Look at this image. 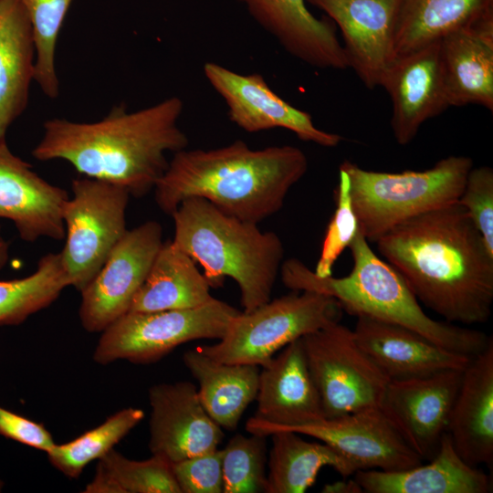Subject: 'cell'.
Listing matches in <instances>:
<instances>
[{
    "mask_svg": "<svg viewBox=\"0 0 493 493\" xmlns=\"http://www.w3.org/2000/svg\"><path fill=\"white\" fill-rule=\"evenodd\" d=\"M464 370L390 380L384 390L379 409L423 460L435 456L446 433Z\"/></svg>",
    "mask_w": 493,
    "mask_h": 493,
    "instance_id": "4fadbf2b",
    "label": "cell"
},
{
    "mask_svg": "<svg viewBox=\"0 0 493 493\" xmlns=\"http://www.w3.org/2000/svg\"><path fill=\"white\" fill-rule=\"evenodd\" d=\"M68 192L32 170L0 140V218L11 220L22 240L65 238L63 208Z\"/></svg>",
    "mask_w": 493,
    "mask_h": 493,
    "instance_id": "d6986e66",
    "label": "cell"
},
{
    "mask_svg": "<svg viewBox=\"0 0 493 493\" xmlns=\"http://www.w3.org/2000/svg\"><path fill=\"white\" fill-rule=\"evenodd\" d=\"M269 436L266 493L306 492L325 467H332L343 477L355 473L342 456L321 441H308L288 430L276 431Z\"/></svg>",
    "mask_w": 493,
    "mask_h": 493,
    "instance_id": "83f0119b",
    "label": "cell"
},
{
    "mask_svg": "<svg viewBox=\"0 0 493 493\" xmlns=\"http://www.w3.org/2000/svg\"><path fill=\"white\" fill-rule=\"evenodd\" d=\"M181 493L223 492L222 449L172 463Z\"/></svg>",
    "mask_w": 493,
    "mask_h": 493,
    "instance_id": "8d00e7d4",
    "label": "cell"
},
{
    "mask_svg": "<svg viewBox=\"0 0 493 493\" xmlns=\"http://www.w3.org/2000/svg\"><path fill=\"white\" fill-rule=\"evenodd\" d=\"M140 408L127 407L111 414L102 424L75 439L58 445L47 453L50 464L70 478L80 476L86 466L113 449L141 421Z\"/></svg>",
    "mask_w": 493,
    "mask_h": 493,
    "instance_id": "1f68e13d",
    "label": "cell"
},
{
    "mask_svg": "<svg viewBox=\"0 0 493 493\" xmlns=\"http://www.w3.org/2000/svg\"><path fill=\"white\" fill-rule=\"evenodd\" d=\"M255 415L246 424L249 434L268 436L278 428L307 425L325 417L299 338L261 366Z\"/></svg>",
    "mask_w": 493,
    "mask_h": 493,
    "instance_id": "9a60e30c",
    "label": "cell"
},
{
    "mask_svg": "<svg viewBox=\"0 0 493 493\" xmlns=\"http://www.w3.org/2000/svg\"><path fill=\"white\" fill-rule=\"evenodd\" d=\"M203 71L225 101L230 121L245 131L281 128L323 147H335L342 140L339 134L319 129L309 113L279 97L258 73L241 74L215 62L205 63Z\"/></svg>",
    "mask_w": 493,
    "mask_h": 493,
    "instance_id": "7c38bea8",
    "label": "cell"
},
{
    "mask_svg": "<svg viewBox=\"0 0 493 493\" xmlns=\"http://www.w3.org/2000/svg\"><path fill=\"white\" fill-rule=\"evenodd\" d=\"M457 203L465 208L493 254V170L489 166L472 167Z\"/></svg>",
    "mask_w": 493,
    "mask_h": 493,
    "instance_id": "d590c367",
    "label": "cell"
},
{
    "mask_svg": "<svg viewBox=\"0 0 493 493\" xmlns=\"http://www.w3.org/2000/svg\"><path fill=\"white\" fill-rule=\"evenodd\" d=\"M334 195L335 210L326 228L320 257L313 270L319 277L332 275L334 264L359 231L351 199L349 178L341 168Z\"/></svg>",
    "mask_w": 493,
    "mask_h": 493,
    "instance_id": "e575fe53",
    "label": "cell"
},
{
    "mask_svg": "<svg viewBox=\"0 0 493 493\" xmlns=\"http://www.w3.org/2000/svg\"><path fill=\"white\" fill-rule=\"evenodd\" d=\"M493 12V0H401L394 58L439 41Z\"/></svg>",
    "mask_w": 493,
    "mask_h": 493,
    "instance_id": "f1b7e54d",
    "label": "cell"
},
{
    "mask_svg": "<svg viewBox=\"0 0 493 493\" xmlns=\"http://www.w3.org/2000/svg\"><path fill=\"white\" fill-rule=\"evenodd\" d=\"M63 208L65 245L60 252L70 286L81 292L127 232L131 197L124 187L83 176L71 183Z\"/></svg>",
    "mask_w": 493,
    "mask_h": 493,
    "instance_id": "9c48e42d",
    "label": "cell"
},
{
    "mask_svg": "<svg viewBox=\"0 0 493 493\" xmlns=\"http://www.w3.org/2000/svg\"><path fill=\"white\" fill-rule=\"evenodd\" d=\"M238 313L215 298L192 309L128 311L101 331L92 358L100 365L118 360L152 363L188 341L221 339Z\"/></svg>",
    "mask_w": 493,
    "mask_h": 493,
    "instance_id": "ba28073f",
    "label": "cell"
},
{
    "mask_svg": "<svg viewBox=\"0 0 493 493\" xmlns=\"http://www.w3.org/2000/svg\"><path fill=\"white\" fill-rule=\"evenodd\" d=\"M354 480L366 493H488L489 477L464 461L446 433L427 464L395 471L359 470Z\"/></svg>",
    "mask_w": 493,
    "mask_h": 493,
    "instance_id": "cb8c5ba5",
    "label": "cell"
},
{
    "mask_svg": "<svg viewBox=\"0 0 493 493\" xmlns=\"http://www.w3.org/2000/svg\"><path fill=\"white\" fill-rule=\"evenodd\" d=\"M33 31L36 60L34 80L49 99L59 93L56 69L58 37L72 0H20Z\"/></svg>",
    "mask_w": 493,
    "mask_h": 493,
    "instance_id": "d6a6232c",
    "label": "cell"
},
{
    "mask_svg": "<svg viewBox=\"0 0 493 493\" xmlns=\"http://www.w3.org/2000/svg\"><path fill=\"white\" fill-rule=\"evenodd\" d=\"M183 110L182 99L173 96L134 111L115 106L92 122L49 119L32 155L38 161H66L83 176L119 184L131 196L142 197L166 171V154L188 146L179 126Z\"/></svg>",
    "mask_w": 493,
    "mask_h": 493,
    "instance_id": "7a4b0ae2",
    "label": "cell"
},
{
    "mask_svg": "<svg viewBox=\"0 0 493 493\" xmlns=\"http://www.w3.org/2000/svg\"><path fill=\"white\" fill-rule=\"evenodd\" d=\"M351 272L319 277L298 258L283 261L280 278L293 291H314L335 299L350 315L365 316L413 330L454 352L474 357L492 340L486 333L429 317L402 276L371 248L358 231L349 246Z\"/></svg>",
    "mask_w": 493,
    "mask_h": 493,
    "instance_id": "277c9868",
    "label": "cell"
},
{
    "mask_svg": "<svg viewBox=\"0 0 493 493\" xmlns=\"http://www.w3.org/2000/svg\"><path fill=\"white\" fill-rule=\"evenodd\" d=\"M84 493H181L172 464L152 455L145 460L127 458L115 449L98 459Z\"/></svg>",
    "mask_w": 493,
    "mask_h": 493,
    "instance_id": "4dcf8cb0",
    "label": "cell"
},
{
    "mask_svg": "<svg viewBox=\"0 0 493 493\" xmlns=\"http://www.w3.org/2000/svg\"><path fill=\"white\" fill-rule=\"evenodd\" d=\"M234 435L222 449L223 493H259L267 488V436Z\"/></svg>",
    "mask_w": 493,
    "mask_h": 493,
    "instance_id": "836d02e7",
    "label": "cell"
},
{
    "mask_svg": "<svg viewBox=\"0 0 493 493\" xmlns=\"http://www.w3.org/2000/svg\"><path fill=\"white\" fill-rule=\"evenodd\" d=\"M195 262L173 240L163 242L128 311L192 309L214 299Z\"/></svg>",
    "mask_w": 493,
    "mask_h": 493,
    "instance_id": "4316f807",
    "label": "cell"
},
{
    "mask_svg": "<svg viewBox=\"0 0 493 493\" xmlns=\"http://www.w3.org/2000/svg\"><path fill=\"white\" fill-rule=\"evenodd\" d=\"M449 106L477 104L493 110V12L439 41Z\"/></svg>",
    "mask_w": 493,
    "mask_h": 493,
    "instance_id": "7402d4cb",
    "label": "cell"
},
{
    "mask_svg": "<svg viewBox=\"0 0 493 493\" xmlns=\"http://www.w3.org/2000/svg\"><path fill=\"white\" fill-rule=\"evenodd\" d=\"M148 398L152 455L172 464L218 448L223 428L204 408L194 383L154 384L149 388Z\"/></svg>",
    "mask_w": 493,
    "mask_h": 493,
    "instance_id": "2e32d148",
    "label": "cell"
},
{
    "mask_svg": "<svg viewBox=\"0 0 493 493\" xmlns=\"http://www.w3.org/2000/svg\"><path fill=\"white\" fill-rule=\"evenodd\" d=\"M473 161L451 155L424 171L385 173L344 161L359 231L375 243L398 224L457 202Z\"/></svg>",
    "mask_w": 493,
    "mask_h": 493,
    "instance_id": "8992f818",
    "label": "cell"
},
{
    "mask_svg": "<svg viewBox=\"0 0 493 493\" xmlns=\"http://www.w3.org/2000/svg\"><path fill=\"white\" fill-rule=\"evenodd\" d=\"M70 286L60 253H47L22 278L0 281V326L19 325L51 305Z\"/></svg>",
    "mask_w": 493,
    "mask_h": 493,
    "instance_id": "f546056e",
    "label": "cell"
},
{
    "mask_svg": "<svg viewBox=\"0 0 493 493\" xmlns=\"http://www.w3.org/2000/svg\"><path fill=\"white\" fill-rule=\"evenodd\" d=\"M183 362L198 383L197 393L209 416L222 428L235 430L256 400L259 366L222 362L197 348L184 352Z\"/></svg>",
    "mask_w": 493,
    "mask_h": 493,
    "instance_id": "484cf974",
    "label": "cell"
},
{
    "mask_svg": "<svg viewBox=\"0 0 493 493\" xmlns=\"http://www.w3.org/2000/svg\"><path fill=\"white\" fill-rule=\"evenodd\" d=\"M375 243L418 301L446 321L489 320L493 254L457 202L409 218Z\"/></svg>",
    "mask_w": 493,
    "mask_h": 493,
    "instance_id": "6da1fadb",
    "label": "cell"
},
{
    "mask_svg": "<svg viewBox=\"0 0 493 493\" xmlns=\"http://www.w3.org/2000/svg\"><path fill=\"white\" fill-rule=\"evenodd\" d=\"M32 26L20 0H0V140L27 106L35 77Z\"/></svg>",
    "mask_w": 493,
    "mask_h": 493,
    "instance_id": "d4e9b609",
    "label": "cell"
},
{
    "mask_svg": "<svg viewBox=\"0 0 493 493\" xmlns=\"http://www.w3.org/2000/svg\"><path fill=\"white\" fill-rule=\"evenodd\" d=\"M322 492L327 493H361L362 492L359 484L353 479L348 481H338L326 485Z\"/></svg>",
    "mask_w": 493,
    "mask_h": 493,
    "instance_id": "f35d334b",
    "label": "cell"
},
{
    "mask_svg": "<svg viewBox=\"0 0 493 493\" xmlns=\"http://www.w3.org/2000/svg\"><path fill=\"white\" fill-rule=\"evenodd\" d=\"M306 154L291 145L252 149L236 140L215 149L173 153L154 186L158 207L172 215L186 198H204L223 213L258 224L278 212L307 173Z\"/></svg>",
    "mask_w": 493,
    "mask_h": 493,
    "instance_id": "3957f363",
    "label": "cell"
},
{
    "mask_svg": "<svg viewBox=\"0 0 493 493\" xmlns=\"http://www.w3.org/2000/svg\"><path fill=\"white\" fill-rule=\"evenodd\" d=\"M356 318L352 330L358 344L389 380L464 370L473 358L448 351L406 327L365 316Z\"/></svg>",
    "mask_w": 493,
    "mask_h": 493,
    "instance_id": "ffe728a7",
    "label": "cell"
},
{
    "mask_svg": "<svg viewBox=\"0 0 493 493\" xmlns=\"http://www.w3.org/2000/svg\"><path fill=\"white\" fill-rule=\"evenodd\" d=\"M3 488H4V481L0 477V492L2 491Z\"/></svg>",
    "mask_w": 493,
    "mask_h": 493,
    "instance_id": "60d3db41",
    "label": "cell"
},
{
    "mask_svg": "<svg viewBox=\"0 0 493 493\" xmlns=\"http://www.w3.org/2000/svg\"><path fill=\"white\" fill-rule=\"evenodd\" d=\"M9 257L8 242L5 240L0 232V269L7 263Z\"/></svg>",
    "mask_w": 493,
    "mask_h": 493,
    "instance_id": "ab89813d",
    "label": "cell"
},
{
    "mask_svg": "<svg viewBox=\"0 0 493 493\" xmlns=\"http://www.w3.org/2000/svg\"><path fill=\"white\" fill-rule=\"evenodd\" d=\"M279 430L293 431L330 446L351 465L355 472L403 470L423 463L379 408L278 428L270 435Z\"/></svg>",
    "mask_w": 493,
    "mask_h": 493,
    "instance_id": "5bb4252c",
    "label": "cell"
},
{
    "mask_svg": "<svg viewBox=\"0 0 493 493\" xmlns=\"http://www.w3.org/2000/svg\"><path fill=\"white\" fill-rule=\"evenodd\" d=\"M339 302L314 291H293L250 311H239L215 344L196 347L226 363L263 366L291 341L340 322Z\"/></svg>",
    "mask_w": 493,
    "mask_h": 493,
    "instance_id": "52a82bcc",
    "label": "cell"
},
{
    "mask_svg": "<svg viewBox=\"0 0 493 493\" xmlns=\"http://www.w3.org/2000/svg\"><path fill=\"white\" fill-rule=\"evenodd\" d=\"M236 1L294 58L319 68H349L332 22L315 17L306 0Z\"/></svg>",
    "mask_w": 493,
    "mask_h": 493,
    "instance_id": "44dd1931",
    "label": "cell"
},
{
    "mask_svg": "<svg viewBox=\"0 0 493 493\" xmlns=\"http://www.w3.org/2000/svg\"><path fill=\"white\" fill-rule=\"evenodd\" d=\"M171 215L173 242L204 268L211 287L233 278L246 312L271 299L284 257L276 233L261 231L257 224L228 215L200 197L184 199Z\"/></svg>",
    "mask_w": 493,
    "mask_h": 493,
    "instance_id": "5b68a950",
    "label": "cell"
},
{
    "mask_svg": "<svg viewBox=\"0 0 493 493\" xmlns=\"http://www.w3.org/2000/svg\"><path fill=\"white\" fill-rule=\"evenodd\" d=\"M0 435L46 454L56 445L48 430L39 423L0 406Z\"/></svg>",
    "mask_w": 493,
    "mask_h": 493,
    "instance_id": "74e56055",
    "label": "cell"
},
{
    "mask_svg": "<svg viewBox=\"0 0 493 493\" xmlns=\"http://www.w3.org/2000/svg\"><path fill=\"white\" fill-rule=\"evenodd\" d=\"M163 243L162 226L156 221L127 230L80 292L79 316L84 330L101 332L128 312Z\"/></svg>",
    "mask_w": 493,
    "mask_h": 493,
    "instance_id": "8fae6325",
    "label": "cell"
},
{
    "mask_svg": "<svg viewBox=\"0 0 493 493\" xmlns=\"http://www.w3.org/2000/svg\"><path fill=\"white\" fill-rule=\"evenodd\" d=\"M439 41L395 58L382 78L380 86L392 101V131L400 145L409 144L424 122L450 107Z\"/></svg>",
    "mask_w": 493,
    "mask_h": 493,
    "instance_id": "ac0fdd59",
    "label": "cell"
},
{
    "mask_svg": "<svg viewBox=\"0 0 493 493\" xmlns=\"http://www.w3.org/2000/svg\"><path fill=\"white\" fill-rule=\"evenodd\" d=\"M340 27L343 49L365 87L380 86L394 59V38L401 0H306Z\"/></svg>",
    "mask_w": 493,
    "mask_h": 493,
    "instance_id": "e0dca14e",
    "label": "cell"
},
{
    "mask_svg": "<svg viewBox=\"0 0 493 493\" xmlns=\"http://www.w3.org/2000/svg\"><path fill=\"white\" fill-rule=\"evenodd\" d=\"M301 341L325 417L379 408L390 380L358 344L352 330L335 322Z\"/></svg>",
    "mask_w": 493,
    "mask_h": 493,
    "instance_id": "30bf717a",
    "label": "cell"
},
{
    "mask_svg": "<svg viewBox=\"0 0 493 493\" xmlns=\"http://www.w3.org/2000/svg\"><path fill=\"white\" fill-rule=\"evenodd\" d=\"M446 433L464 461L492 469L493 340L463 371Z\"/></svg>",
    "mask_w": 493,
    "mask_h": 493,
    "instance_id": "603a6c76",
    "label": "cell"
}]
</instances>
